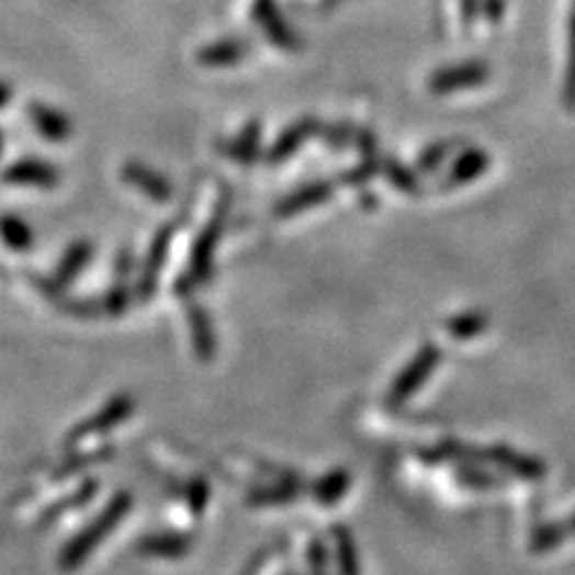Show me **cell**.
<instances>
[{"instance_id": "6da1fadb", "label": "cell", "mask_w": 575, "mask_h": 575, "mask_svg": "<svg viewBox=\"0 0 575 575\" xmlns=\"http://www.w3.org/2000/svg\"><path fill=\"white\" fill-rule=\"evenodd\" d=\"M221 228H224V212H218L216 218H212L206 224V228L200 233L198 243L192 247V261L185 277L178 281V293L188 295L192 288H198L204 283L208 277H212V264H214V255L221 240Z\"/></svg>"}, {"instance_id": "7a4b0ae2", "label": "cell", "mask_w": 575, "mask_h": 575, "mask_svg": "<svg viewBox=\"0 0 575 575\" xmlns=\"http://www.w3.org/2000/svg\"><path fill=\"white\" fill-rule=\"evenodd\" d=\"M439 360H441V352L435 343H425L420 350H417L408 368L398 374L394 388H391V396H388L391 403H403L405 398H410L415 391L431 376V372L437 370Z\"/></svg>"}, {"instance_id": "3957f363", "label": "cell", "mask_w": 575, "mask_h": 575, "mask_svg": "<svg viewBox=\"0 0 575 575\" xmlns=\"http://www.w3.org/2000/svg\"><path fill=\"white\" fill-rule=\"evenodd\" d=\"M489 80V68L485 63H461L431 75L429 89L435 94H451V91L480 87Z\"/></svg>"}, {"instance_id": "277c9868", "label": "cell", "mask_w": 575, "mask_h": 575, "mask_svg": "<svg viewBox=\"0 0 575 575\" xmlns=\"http://www.w3.org/2000/svg\"><path fill=\"white\" fill-rule=\"evenodd\" d=\"M252 12H255L257 24L261 30H264V34L271 38L273 44L281 46V48H288V50H293V48L300 46V38L295 34V30L281 18L279 8L273 5V0H257Z\"/></svg>"}, {"instance_id": "5b68a950", "label": "cell", "mask_w": 575, "mask_h": 575, "mask_svg": "<svg viewBox=\"0 0 575 575\" xmlns=\"http://www.w3.org/2000/svg\"><path fill=\"white\" fill-rule=\"evenodd\" d=\"M5 182H12V185H32V188H56L60 182V173L54 166L46 161H36V159H24L12 164L8 171L3 173Z\"/></svg>"}, {"instance_id": "8992f818", "label": "cell", "mask_w": 575, "mask_h": 575, "mask_svg": "<svg viewBox=\"0 0 575 575\" xmlns=\"http://www.w3.org/2000/svg\"><path fill=\"white\" fill-rule=\"evenodd\" d=\"M489 164H492L489 154L485 149H465V151H461L459 156H455V161L449 168L447 180H443V188L451 190V188L467 185V182H473V180L485 176Z\"/></svg>"}, {"instance_id": "52a82bcc", "label": "cell", "mask_w": 575, "mask_h": 575, "mask_svg": "<svg viewBox=\"0 0 575 575\" xmlns=\"http://www.w3.org/2000/svg\"><path fill=\"white\" fill-rule=\"evenodd\" d=\"M123 180L129 182V185L137 188L139 192L147 194L154 202H168L173 200V188L164 176H159L151 168L142 166V164H125L123 168Z\"/></svg>"}, {"instance_id": "ba28073f", "label": "cell", "mask_w": 575, "mask_h": 575, "mask_svg": "<svg viewBox=\"0 0 575 575\" xmlns=\"http://www.w3.org/2000/svg\"><path fill=\"white\" fill-rule=\"evenodd\" d=\"M250 44L243 42V38H224V42L208 44L200 50V65L206 68H226V65L240 63L247 54H250Z\"/></svg>"}, {"instance_id": "9c48e42d", "label": "cell", "mask_w": 575, "mask_h": 575, "mask_svg": "<svg viewBox=\"0 0 575 575\" xmlns=\"http://www.w3.org/2000/svg\"><path fill=\"white\" fill-rule=\"evenodd\" d=\"M317 127H319V123L312 121V117H303V121H297L295 125L288 127L285 133L277 139V144L271 147V151L267 156L269 164H281V161L288 159V156H293L300 144L317 133Z\"/></svg>"}, {"instance_id": "30bf717a", "label": "cell", "mask_w": 575, "mask_h": 575, "mask_svg": "<svg viewBox=\"0 0 575 575\" xmlns=\"http://www.w3.org/2000/svg\"><path fill=\"white\" fill-rule=\"evenodd\" d=\"M334 188L329 182H312L307 188H300L297 192H293L291 198H285L279 206H277V216H295L300 212H305L309 206H317L326 200H331Z\"/></svg>"}, {"instance_id": "8fae6325", "label": "cell", "mask_w": 575, "mask_h": 575, "mask_svg": "<svg viewBox=\"0 0 575 575\" xmlns=\"http://www.w3.org/2000/svg\"><path fill=\"white\" fill-rule=\"evenodd\" d=\"M171 240H173V228L166 226L159 235H156L154 243H151V252L147 257V264H144V271H142V279H139V295L142 297H149L154 285H156V277H159L161 271V264L164 259L168 255V247H171Z\"/></svg>"}, {"instance_id": "7c38bea8", "label": "cell", "mask_w": 575, "mask_h": 575, "mask_svg": "<svg viewBox=\"0 0 575 575\" xmlns=\"http://www.w3.org/2000/svg\"><path fill=\"white\" fill-rule=\"evenodd\" d=\"M30 121L34 123L38 133H42L50 142H65L72 133V125H70L68 117H65L60 111L42 106V103H32Z\"/></svg>"}, {"instance_id": "4fadbf2b", "label": "cell", "mask_w": 575, "mask_h": 575, "mask_svg": "<svg viewBox=\"0 0 575 575\" xmlns=\"http://www.w3.org/2000/svg\"><path fill=\"white\" fill-rule=\"evenodd\" d=\"M190 331H192V341H194V350H198V356L202 360L214 358L216 356L214 326L206 312L198 305L190 307Z\"/></svg>"}, {"instance_id": "5bb4252c", "label": "cell", "mask_w": 575, "mask_h": 575, "mask_svg": "<svg viewBox=\"0 0 575 575\" xmlns=\"http://www.w3.org/2000/svg\"><path fill=\"white\" fill-rule=\"evenodd\" d=\"M123 508H125V504H113L111 511H109L106 516H103V520L99 522V526L89 528V530L84 532V538H80V540L75 542V546L68 549V556H65V564H68V566L80 564V561H82V559L91 552V549H94V544L101 540L99 534H103V532H106V530L113 526V518L121 516Z\"/></svg>"}, {"instance_id": "9a60e30c", "label": "cell", "mask_w": 575, "mask_h": 575, "mask_svg": "<svg viewBox=\"0 0 575 575\" xmlns=\"http://www.w3.org/2000/svg\"><path fill=\"white\" fill-rule=\"evenodd\" d=\"M89 257H91V245H89V243H75V245H70V250L65 252V257L60 259V264H58V271H56L54 281H50V285H54V291H58V288L68 285L75 277H80V271L87 267Z\"/></svg>"}, {"instance_id": "2e32d148", "label": "cell", "mask_w": 575, "mask_h": 575, "mask_svg": "<svg viewBox=\"0 0 575 575\" xmlns=\"http://www.w3.org/2000/svg\"><path fill=\"white\" fill-rule=\"evenodd\" d=\"M224 156H230V159L240 161V164H252L259 154V123L247 125L240 137H235L226 144H218Z\"/></svg>"}, {"instance_id": "e0dca14e", "label": "cell", "mask_w": 575, "mask_h": 575, "mask_svg": "<svg viewBox=\"0 0 575 575\" xmlns=\"http://www.w3.org/2000/svg\"><path fill=\"white\" fill-rule=\"evenodd\" d=\"M129 410H133V403H129V398H115L111 401V405H106V408L101 410L99 417L89 420V425H84L80 431H75V437H84V435H94V431L111 429L121 422Z\"/></svg>"}, {"instance_id": "ac0fdd59", "label": "cell", "mask_w": 575, "mask_h": 575, "mask_svg": "<svg viewBox=\"0 0 575 575\" xmlns=\"http://www.w3.org/2000/svg\"><path fill=\"white\" fill-rule=\"evenodd\" d=\"M0 238H3V243L12 247L15 252L30 250L34 243L32 228L18 216H0Z\"/></svg>"}, {"instance_id": "d6986e66", "label": "cell", "mask_w": 575, "mask_h": 575, "mask_svg": "<svg viewBox=\"0 0 575 575\" xmlns=\"http://www.w3.org/2000/svg\"><path fill=\"white\" fill-rule=\"evenodd\" d=\"M487 324H489L487 315H482V312H463V315H455L447 322V331L453 338L467 341V338H475L480 334H485Z\"/></svg>"}, {"instance_id": "ffe728a7", "label": "cell", "mask_w": 575, "mask_h": 575, "mask_svg": "<svg viewBox=\"0 0 575 575\" xmlns=\"http://www.w3.org/2000/svg\"><path fill=\"white\" fill-rule=\"evenodd\" d=\"M379 171H384V176L391 180V185H396L403 192L417 194V190H420V182H417V176L410 173L408 168L401 166L394 159H382V161H379Z\"/></svg>"}, {"instance_id": "44dd1931", "label": "cell", "mask_w": 575, "mask_h": 575, "mask_svg": "<svg viewBox=\"0 0 575 575\" xmlns=\"http://www.w3.org/2000/svg\"><path fill=\"white\" fill-rule=\"evenodd\" d=\"M564 101L571 111H575V3L568 22V63H566V80H564Z\"/></svg>"}, {"instance_id": "7402d4cb", "label": "cell", "mask_w": 575, "mask_h": 575, "mask_svg": "<svg viewBox=\"0 0 575 575\" xmlns=\"http://www.w3.org/2000/svg\"><path fill=\"white\" fill-rule=\"evenodd\" d=\"M455 147L453 142H439L435 147H429L422 156H420V168L422 171H437V168L449 159L451 149Z\"/></svg>"}, {"instance_id": "603a6c76", "label": "cell", "mask_w": 575, "mask_h": 575, "mask_svg": "<svg viewBox=\"0 0 575 575\" xmlns=\"http://www.w3.org/2000/svg\"><path fill=\"white\" fill-rule=\"evenodd\" d=\"M129 303V295L123 285L113 288V291L106 295V300H103V309L109 312V315H123L125 307Z\"/></svg>"}, {"instance_id": "cb8c5ba5", "label": "cell", "mask_w": 575, "mask_h": 575, "mask_svg": "<svg viewBox=\"0 0 575 575\" xmlns=\"http://www.w3.org/2000/svg\"><path fill=\"white\" fill-rule=\"evenodd\" d=\"M480 12H482V15H485L492 24L501 22V18H504V0H482Z\"/></svg>"}, {"instance_id": "d4e9b609", "label": "cell", "mask_w": 575, "mask_h": 575, "mask_svg": "<svg viewBox=\"0 0 575 575\" xmlns=\"http://www.w3.org/2000/svg\"><path fill=\"white\" fill-rule=\"evenodd\" d=\"M10 97H12L10 84H8V82H0V109L5 106V103L10 101Z\"/></svg>"}, {"instance_id": "484cf974", "label": "cell", "mask_w": 575, "mask_h": 575, "mask_svg": "<svg viewBox=\"0 0 575 575\" xmlns=\"http://www.w3.org/2000/svg\"><path fill=\"white\" fill-rule=\"evenodd\" d=\"M0 149H3V139H0Z\"/></svg>"}]
</instances>
